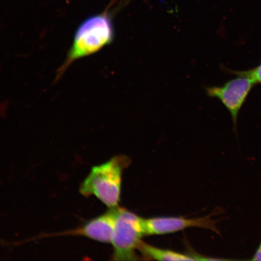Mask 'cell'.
Instances as JSON below:
<instances>
[{"label":"cell","mask_w":261,"mask_h":261,"mask_svg":"<svg viewBox=\"0 0 261 261\" xmlns=\"http://www.w3.org/2000/svg\"><path fill=\"white\" fill-rule=\"evenodd\" d=\"M115 29L112 16L107 11L89 16L81 22L74 33L73 43L57 71L58 80L75 61L90 56L113 43Z\"/></svg>","instance_id":"1"},{"label":"cell","mask_w":261,"mask_h":261,"mask_svg":"<svg viewBox=\"0 0 261 261\" xmlns=\"http://www.w3.org/2000/svg\"><path fill=\"white\" fill-rule=\"evenodd\" d=\"M130 164L128 156L118 155L93 166L80 186V193L86 197L94 196L110 208L118 207L123 173Z\"/></svg>","instance_id":"2"},{"label":"cell","mask_w":261,"mask_h":261,"mask_svg":"<svg viewBox=\"0 0 261 261\" xmlns=\"http://www.w3.org/2000/svg\"><path fill=\"white\" fill-rule=\"evenodd\" d=\"M144 218L123 207L116 208L115 220L112 242L113 260H137V253L145 236Z\"/></svg>","instance_id":"3"},{"label":"cell","mask_w":261,"mask_h":261,"mask_svg":"<svg viewBox=\"0 0 261 261\" xmlns=\"http://www.w3.org/2000/svg\"><path fill=\"white\" fill-rule=\"evenodd\" d=\"M220 87H210L205 89V92L211 97L219 99L230 113L236 128L238 117L251 90L255 86L256 82L252 78L237 75Z\"/></svg>","instance_id":"4"},{"label":"cell","mask_w":261,"mask_h":261,"mask_svg":"<svg viewBox=\"0 0 261 261\" xmlns=\"http://www.w3.org/2000/svg\"><path fill=\"white\" fill-rule=\"evenodd\" d=\"M211 215L197 218L181 217H158L144 219L145 236H162L178 232L189 228H201L220 234L216 226L217 221L211 219Z\"/></svg>","instance_id":"5"},{"label":"cell","mask_w":261,"mask_h":261,"mask_svg":"<svg viewBox=\"0 0 261 261\" xmlns=\"http://www.w3.org/2000/svg\"><path fill=\"white\" fill-rule=\"evenodd\" d=\"M139 252L146 260H226L200 255L195 253H182L170 249H163L144 242L140 243Z\"/></svg>","instance_id":"6"},{"label":"cell","mask_w":261,"mask_h":261,"mask_svg":"<svg viewBox=\"0 0 261 261\" xmlns=\"http://www.w3.org/2000/svg\"><path fill=\"white\" fill-rule=\"evenodd\" d=\"M233 74L252 78L256 83L261 84V63L253 69L244 71H231Z\"/></svg>","instance_id":"7"},{"label":"cell","mask_w":261,"mask_h":261,"mask_svg":"<svg viewBox=\"0 0 261 261\" xmlns=\"http://www.w3.org/2000/svg\"><path fill=\"white\" fill-rule=\"evenodd\" d=\"M252 260H261V243L252 258Z\"/></svg>","instance_id":"8"}]
</instances>
